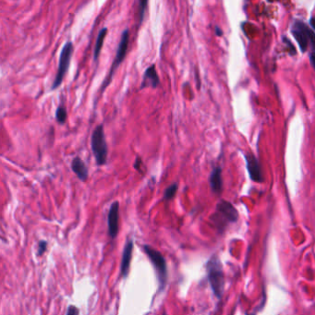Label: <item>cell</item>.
<instances>
[{
	"label": "cell",
	"instance_id": "6da1fadb",
	"mask_svg": "<svg viewBox=\"0 0 315 315\" xmlns=\"http://www.w3.org/2000/svg\"><path fill=\"white\" fill-rule=\"evenodd\" d=\"M91 146L96 161V165H105L107 161L108 149L105 141V130L103 124H99L98 126L94 128L91 138Z\"/></svg>",
	"mask_w": 315,
	"mask_h": 315
},
{
	"label": "cell",
	"instance_id": "7a4b0ae2",
	"mask_svg": "<svg viewBox=\"0 0 315 315\" xmlns=\"http://www.w3.org/2000/svg\"><path fill=\"white\" fill-rule=\"evenodd\" d=\"M208 271V279L210 282L211 288L214 291L215 295L220 298L224 292L225 278L223 273L222 266L217 257H213L207 264Z\"/></svg>",
	"mask_w": 315,
	"mask_h": 315
},
{
	"label": "cell",
	"instance_id": "3957f363",
	"mask_svg": "<svg viewBox=\"0 0 315 315\" xmlns=\"http://www.w3.org/2000/svg\"><path fill=\"white\" fill-rule=\"evenodd\" d=\"M291 32L303 52L307 50L309 44L315 50V33L303 21L296 20L292 25Z\"/></svg>",
	"mask_w": 315,
	"mask_h": 315
},
{
	"label": "cell",
	"instance_id": "277c9868",
	"mask_svg": "<svg viewBox=\"0 0 315 315\" xmlns=\"http://www.w3.org/2000/svg\"><path fill=\"white\" fill-rule=\"evenodd\" d=\"M72 54H73V43L70 41H68L62 47L61 52L59 55L58 68H57L55 80L51 86L52 90H56V88L61 84L62 80L68 71Z\"/></svg>",
	"mask_w": 315,
	"mask_h": 315
},
{
	"label": "cell",
	"instance_id": "5b68a950",
	"mask_svg": "<svg viewBox=\"0 0 315 315\" xmlns=\"http://www.w3.org/2000/svg\"><path fill=\"white\" fill-rule=\"evenodd\" d=\"M143 250H144L145 254H147L149 259L151 260L153 266H155L156 275H157V279H158L159 284H160V290H162L165 288V285L167 282V271L166 260L158 251H156L150 246L145 245L143 247Z\"/></svg>",
	"mask_w": 315,
	"mask_h": 315
},
{
	"label": "cell",
	"instance_id": "8992f818",
	"mask_svg": "<svg viewBox=\"0 0 315 315\" xmlns=\"http://www.w3.org/2000/svg\"><path fill=\"white\" fill-rule=\"evenodd\" d=\"M129 43H130V31H129V29H125L123 32H122V34H121L120 41H119V43H118L117 54H116V56H115L114 61H113V64H112L111 69H110V72H109V75H108V78L105 80L104 88L109 84L113 73L115 72V70L118 68V65L123 61L125 56L127 55V50H128V47H129Z\"/></svg>",
	"mask_w": 315,
	"mask_h": 315
},
{
	"label": "cell",
	"instance_id": "52a82bcc",
	"mask_svg": "<svg viewBox=\"0 0 315 315\" xmlns=\"http://www.w3.org/2000/svg\"><path fill=\"white\" fill-rule=\"evenodd\" d=\"M118 217H119V203L114 202L110 206L107 217L108 224V234L111 239H115L118 236Z\"/></svg>",
	"mask_w": 315,
	"mask_h": 315
},
{
	"label": "cell",
	"instance_id": "ba28073f",
	"mask_svg": "<svg viewBox=\"0 0 315 315\" xmlns=\"http://www.w3.org/2000/svg\"><path fill=\"white\" fill-rule=\"evenodd\" d=\"M160 80H159V76L157 74L156 68H155V64H152L150 67L145 69L143 77H142V84H141V89H144L145 87H152V88H156L158 86Z\"/></svg>",
	"mask_w": 315,
	"mask_h": 315
},
{
	"label": "cell",
	"instance_id": "9c48e42d",
	"mask_svg": "<svg viewBox=\"0 0 315 315\" xmlns=\"http://www.w3.org/2000/svg\"><path fill=\"white\" fill-rule=\"evenodd\" d=\"M247 159L248 172L250 174L251 179L256 182L263 181V173L257 158L253 155H246Z\"/></svg>",
	"mask_w": 315,
	"mask_h": 315
},
{
	"label": "cell",
	"instance_id": "30bf717a",
	"mask_svg": "<svg viewBox=\"0 0 315 315\" xmlns=\"http://www.w3.org/2000/svg\"><path fill=\"white\" fill-rule=\"evenodd\" d=\"M217 213L229 222H235L239 217L238 212L234 206L226 201H221L217 204Z\"/></svg>",
	"mask_w": 315,
	"mask_h": 315
},
{
	"label": "cell",
	"instance_id": "8fae6325",
	"mask_svg": "<svg viewBox=\"0 0 315 315\" xmlns=\"http://www.w3.org/2000/svg\"><path fill=\"white\" fill-rule=\"evenodd\" d=\"M132 251H133V242L129 241L126 243L125 248H124L123 256H122V260H121L120 274L123 278H127L128 274H129Z\"/></svg>",
	"mask_w": 315,
	"mask_h": 315
},
{
	"label": "cell",
	"instance_id": "7c38bea8",
	"mask_svg": "<svg viewBox=\"0 0 315 315\" xmlns=\"http://www.w3.org/2000/svg\"><path fill=\"white\" fill-rule=\"evenodd\" d=\"M71 169L76 174V176L82 181H85L89 176L86 164L79 156H76L71 161Z\"/></svg>",
	"mask_w": 315,
	"mask_h": 315
},
{
	"label": "cell",
	"instance_id": "4fadbf2b",
	"mask_svg": "<svg viewBox=\"0 0 315 315\" xmlns=\"http://www.w3.org/2000/svg\"><path fill=\"white\" fill-rule=\"evenodd\" d=\"M210 185L212 191L216 193H220L222 191L223 181L220 167H216L211 174Z\"/></svg>",
	"mask_w": 315,
	"mask_h": 315
},
{
	"label": "cell",
	"instance_id": "5bb4252c",
	"mask_svg": "<svg viewBox=\"0 0 315 315\" xmlns=\"http://www.w3.org/2000/svg\"><path fill=\"white\" fill-rule=\"evenodd\" d=\"M106 33H107V28L106 27L101 29L98 32V35H97V38H96V43H95V46H94V52H93V59L95 61L98 59L100 52H101V49L103 47L104 41H105V38L106 36Z\"/></svg>",
	"mask_w": 315,
	"mask_h": 315
},
{
	"label": "cell",
	"instance_id": "9a60e30c",
	"mask_svg": "<svg viewBox=\"0 0 315 315\" xmlns=\"http://www.w3.org/2000/svg\"><path fill=\"white\" fill-rule=\"evenodd\" d=\"M67 117H68L67 109H66L63 105H59V106L56 108V121L62 125V124H64L66 122V120H67Z\"/></svg>",
	"mask_w": 315,
	"mask_h": 315
},
{
	"label": "cell",
	"instance_id": "2e32d148",
	"mask_svg": "<svg viewBox=\"0 0 315 315\" xmlns=\"http://www.w3.org/2000/svg\"><path fill=\"white\" fill-rule=\"evenodd\" d=\"M178 188L179 186L177 183H173L172 185L167 187V190L165 191L164 193V200H171L173 199L174 196L176 195V193L178 192Z\"/></svg>",
	"mask_w": 315,
	"mask_h": 315
},
{
	"label": "cell",
	"instance_id": "e0dca14e",
	"mask_svg": "<svg viewBox=\"0 0 315 315\" xmlns=\"http://www.w3.org/2000/svg\"><path fill=\"white\" fill-rule=\"evenodd\" d=\"M139 4H140V12H139L140 22H142V19L144 18V13H145V10H146V7H147V5H148V1L142 0V1H140Z\"/></svg>",
	"mask_w": 315,
	"mask_h": 315
},
{
	"label": "cell",
	"instance_id": "ac0fdd59",
	"mask_svg": "<svg viewBox=\"0 0 315 315\" xmlns=\"http://www.w3.org/2000/svg\"><path fill=\"white\" fill-rule=\"evenodd\" d=\"M46 247H47L46 241H42L38 243V255L39 256H41L46 251Z\"/></svg>",
	"mask_w": 315,
	"mask_h": 315
},
{
	"label": "cell",
	"instance_id": "d6986e66",
	"mask_svg": "<svg viewBox=\"0 0 315 315\" xmlns=\"http://www.w3.org/2000/svg\"><path fill=\"white\" fill-rule=\"evenodd\" d=\"M67 315H79V309L76 306L70 305L67 311Z\"/></svg>",
	"mask_w": 315,
	"mask_h": 315
},
{
	"label": "cell",
	"instance_id": "ffe728a7",
	"mask_svg": "<svg viewBox=\"0 0 315 315\" xmlns=\"http://www.w3.org/2000/svg\"><path fill=\"white\" fill-rule=\"evenodd\" d=\"M142 158L140 157V156H137L136 160H135V163H134V165H133V167L135 169H137L139 172H140V167L139 166H142Z\"/></svg>",
	"mask_w": 315,
	"mask_h": 315
},
{
	"label": "cell",
	"instance_id": "44dd1931",
	"mask_svg": "<svg viewBox=\"0 0 315 315\" xmlns=\"http://www.w3.org/2000/svg\"><path fill=\"white\" fill-rule=\"evenodd\" d=\"M310 59H311V63H312V65H313V67H314V68L315 69V52H314V53L311 55Z\"/></svg>",
	"mask_w": 315,
	"mask_h": 315
},
{
	"label": "cell",
	"instance_id": "7402d4cb",
	"mask_svg": "<svg viewBox=\"0 0 315 315\" xmlns=\"http://www.w3.org/2000/svg\"><path fill=\"white\" fill-rule=\"evenodd\" d=\"M216 32H217V34L218 36H221L223 34L222 31H221L218 27H216Z\"/></svg>",
	"mask_w": 315,
	"mask_h": 315
},
{
	"label": "cell",
	"instance_id": "603a6c76",
	"mask_svg": "<svg viewBox=\"0 0 315 315\" xmlns=\"http://www.w3.org/2000/svg\"><path fill=\"white\" fill-rule=\"evenodd\" d=\"M311 25L313 26V28L315 30V17H313V18L311 19Z\"/></svg>",
	"mask_w": 315,
	"mask_h": 315
}]
</instances>
